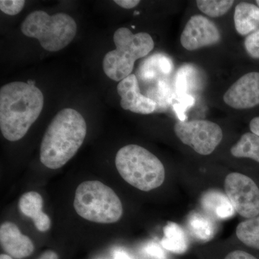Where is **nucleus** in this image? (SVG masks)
<instances>
[{"label":"nucleus","mask_w":259,"mask_h":259,"mask_svg":"<svg viewBox=\"0 0 259 259\" xmlns=\"http://www.w3.org/2000/svg\"><path fill=\"white\" fill-rule=\"evenodd\" d=\"M44 105L42 92L35 85L15 81L0 90V129L5 139H23L38 118Z\"/></svg>","instance_id":"f257e3e1"},{"label":"nucleus","mask_w":259,"mask_h":259,"mask_svg":"<svg viewBox=\"0 0 259 259\" xmlns=\"http://www.w3.org/2000/svg\"><path fill=\"white\" fill-rule=\"evenodd\" d=\"M87 123L79 112L64 108L54 117L42 138L40 161L51 169L64 166L74 157L87 135Z\"/></svg>","instance_id":"f03ea898"},{"label":"nucleus","mask_w":259,"mask_h":259,"mask_svg":"<svg viewBox=\"0 0 259 259\" xmlns=\"http://www.w3.org/2000/svg\"><path fill=\"white\" fill-rule=\"evenodd\" d=\"M115 166L122 178L138 190L149 192L163 185L165 168L159 158L138 145H127L119 150Z\"/></svg>","instance_id":"7ed1b4c3"},{"label":"nucleus","mask_w":259,"mask_h":259,"mask_svg":"<svg viewBox=\"0 0 259 259\" xmlns=\"http://www.w3.org/2000/svg\"><path fill=\"white\" fill-rule=\"evenodd\" d=\"M113 40L116 49L105 55L102 66L110 79L120 81L132 74L138 59L145 57L153 50L154 41L147 32L134 34L127 28L117 29Z\"/></svg>","instance_id":"20e7f679"},{"label":"nucleus","mask_w":259,"mask_h":259,"mask_svg":"<svg viewBox=\"0 0 259 259\" xmlns=\"http://www.w3.org/2000/svg\"><path fill=\"white\" fill-rule=\"evenodd\" d=\"M74 207L83 219L102 224L117 222L123 212L117 194L99 181H87L78 186Z\"/></svg>","instance_id":"39448f33"},{"label":"nucleus","mask_w":259,"mask_h":259,"mask_svg":"<svg viewBox=\"0 0 259 259\" xmlns=\"http://www.w3.org/2000/svg\"><path fill=\"white\" fill-rule=\"evenodd\" d=\"M25 36L37 39L42 49L56 52L72 42L77 32L74 19L66 13L50 15L42 10L30 13L21 25Z\"/></svg>","instance_id":"423d86ee"},{"label":"nucleus","mask_w":259,"mask_h":259,"mask_svg":"<svg viewBox=\"0 0 259 259\" xmlns=\"http://www.w3.org/2000/svg\"><path fill=\"white\" fill-rule=\"evenodd\" d=\"M174 129L177 137L184 144L203 156L211 154L223 138L221 127L209 120H179Z\"/></svg>","instance_id":"0eeeda50"},{"label":"nucleus","mask_w":259,"mask_h":259,"mask_svg":"<svg viewBox=\"0 0 259 259\" xmlns=\"http://www.w3.org/2000/svg\"><path fill=\"white\" fill-rule=\"evenodd\" d=\"M225 192L233 209L242 217L250 219L259 214V189L249 177L238 172L227 175Z\"/></svg>","instance_id":"6e6552de"},{"label":"nucleus","mask_w":259,"mask_h":259,"mask_svg":"<svg viewBox=\"0 0 259 259\" xmlns=\"http://www.w3.org/2000/svg\"><path fill=\"white\" fill-rule=\"evenodd\" d=\"M221 38V32L215 24L203 15H196L187 22L180 40L185 49L194 51L214 45Z\"/></svg>","instance_id":"1a4fd4ad"},{"label":"nucleus","mask_w":259,"mask_h":259,"mask_svg":"<svg viewBox=\"0 0 259 259\" xmlns=\"http://www.w3.org/2000/svg\"><path fill=\"white\" fill-rule=\"evenodd\" d=\"M223 100L228 106L245 110L259 105V73L243 75L227 90Z\"/></svg>","instance_id":"9d476101"},{"label":"nucleus","mask_w":259,"mask_h":259,"mask_svg":"<svg viewBox=\"0 0 259 259\" xmlns=\"http://www.w3.org/2000/svg\"><path fill=\"white\" fill-rule=\"evenodd\" d=\"M117 90L121 97L120 106L123 110L142 115L153 113L156 110V102L141 93L136 75L131 74L120 81Z\"/></svg>","instance_id":"9b49d317"},{"label":"nucleus","mask_w":259,"mask_h":259,"mask_svg":"<svg viewBox=\"0 0 259 259\" xmlns=\"http://www.w3.org/2000/svg\"><path fill=\"white\" fill-rule=\"evenodd\" d=\"M0 243L7 254L15 259H23L33 253L34 245L15 223L6 222L0 226Z\"/></svg>","instance_id":"f8f14e48"},{"label":"nucleus","mask_w":259,"mask_h":259,"mask_svg":"<svg viewBox=\"0 0 259 259\" xmlns=\"http://www.w3.org/2000/svg\"><path fill=\"white\" fill-rule=\"evenodd\" d=\"M44 199L36 192H28L22 195L19 201V208L26 217L31 218L37 230L46 232L50 229L51 220L42 211Z\"/></svg>","instance_id":"ddd939ff"},{"label":"nucleus","mask_w":259,"mask_h":259,"mask_svg":"<svg viewBox=\"0 0 259 259\" xmlns=\"http://www.w3.org/2000/svg\"><path fill=\"white\" fill-rule=\"evenodd\" d=\"M235 28L243 36L249 35L259 28V8L251 3H241L235 8Z\"/></svg>","instance_id":"4468645a"},{"label":"nucleus","mask_w":259,"mask_h":259,"mask_svg":"<svg viewBox=\"0 0 259 259\" xmlns=\"http://www.w3.org/2000/svg\"><path fill=\"white\" fill-rule=\"evenodd\" d=\"M163 233L164 236L161 243L165 249L177 253H184L187 250V243L185 233L176 223H168L163 228Z\"/></svg>","instance_id":"2eb2a0df"},{"label":"nucleus","mask_w":259,"mask_h":259,"mask_svg":"<svg viewBox=\"0 0 259 259\" xmlns=\"http://www.w3.org/2000/svg\"><path fill=\"white\" fill-rule=\"evenodd\" d=\"M231 154L237 158H248L259 163V136L246 133L232 146Z\"/></svg>","instance_id":"dca6fc26"},{"label":"nucleus","mask_w":259,"mask_h":259,"mask_svg":"<svg viewBox=\"0 0 259 259\" xmlns=\"http://www.w3.org/2000/svg\"><path fill=\"white\" fill-rule=\"evenodd\" d=\"M236 234L243 244L259 250V216L240 223L237 226Z\"/></svg>","instance_id":"f3484780"},{"label":"nucleus","mask_w":259,"mask_h":259,"mask_svg":"<svg viewBox=\"0 0 259 259\" xmlns=\"http://www.w3.org/2000/svg\"><path fill=\"white\" fill-rule=\"evenodd\" d=\"M202 202L204 207L219 218L230 217L235 211L227 196L219 192H209L204 194Z\"/></svg>","instance_id":"a211bd4d"},{"label":"nucleus","mask_w":259,"mask_h":259,"mask_svg":"<svg viewBox=\"0 0 259 259\" xmlns=\"http://www.w3.org/2000/svg\"><path fill=\"white\" fill-rule=\"evenodd\" d=\"M234 4L233 0H198L199 10L211 18H218L228 13Z\"/></svg>","instance_id":"6ab92c4d"},{"label":"nucleus","mask_w":259,"mask_h":259,"mask_svg":"<svg viewBox=\"0 0 259 259\" xmlns=\"http://www.w3.org/2000/svg\"><path fill=\"white\" fill-rule=\"evenodd\" d=\"M245 51L253 59H259V29L250 34L244 42Z\"/></svg>","instance_id":"aec40b11"},{"label":"nucleus","mask_w":259,"mask_h":259,"mask_svg":"<svg viewBox=\"0 0 259 259\" xmlns=\"http://www.w3.org/2000/svg\"><path fill=\"white\" fill-rule=\"evenodd\" d=\"M25 4L24 0H1L0 10L7 15H18L22 11Z\"/></svg>","instance_id":"412c9836"},{"label":"nucleus","mask_w":259,"mask_h":259,"mask_svg":"<svg viewBox=\"0 0 259 259\" xmlns=\"http://www.w3.org/2000/svg\"><path fill=\"white\" fill-rule=\"evenodd\" d=\"M192 226L193 227V230L197 233V236L199 238L206 239L207 238H210L211 233L212 231L210 229V226L209 223L200 219L193 220L192 222Z\"/></svg>","instance_id":"4be33fe9"},{"label":"nucleus","mask_w":259,"mask_h":259,"mask_svg":"<svg viewBox=\"0 0 259 259\" xmlns=\"http://www.w3.org/2000/svg\"><path fill=\"white\" fill-rule=\"evenodd\" d=\"M225 259H258L255 256L243 251V250H234L226 255Z\"/></svg>","instance_id":"5701e85b"},{"label":"nucleus","mask_w":259,"mask_h":259,"mask_svg":"<svg viewBox=\"0 0 259 259\" xmlns=\"http://www.w3.org/2000/svg\"><path fill=\"white\" fill-rule=\"evenodd\" d=\"M146 251L147 252L148 254L152 255L155 258L158 259L164 258V254L162 252L161 248L158 245L155 244V243L148 245L146 248Z\"/></svg>","instance_id":"b1692460"},{"label":"nucleus","mask_w":259,"mask_h":259,"mask_svg":"<svg viewBox=\"0 0 259 259\" xmlns=\"http://www.w3.org/2000/svg\"><path fill=\"white\" fill-rule=\"evenodd\" d=\"M114 2L121 8L125 9H132L141 3L139 0H115Z\"/></svg>","instance_id":"393cba45"},{"label":"nucleus","mask_w":259,"mask_h":259,"mask_svg":"<svg viewBox=\"0 0 259 259\" xmlns=\"http://www.w3.org/2000/svg\"><path fill=\"white\" fill-rule=\"evenodd\" d=\"M250 130L251 133L259 136V117H254L250 120Z\"/></svg>","instance_id":"a878e982"},{"label":"nucleus","mask_w":259,"mask_h":259,"mask_svg":"<svg viewBox=\"0 0 259 259\" xmlns=\"http://www.w3.org/2000/svg\"><path fill=\"white\" fill-rule=\"evenodd\" d=\"M37 259H59V255L54 250H48L42 253Z\"/></svg>","instance_id":"bb28decb"},{"label":"nucleus","mask_w":259,"mask_h":259,"mask_svg":"<svg viewBox=\"0 0 259 259\" xmlns=\"http://www.w3.org/2000/svg\"><path fill=\"white\" fill-rule=\"evenodd\" d=\"M114 259H133L132 257L122 250H116L113 252Z\"/></svg>","instance_id":"cd10ccee"},{"label":"nucleus","mask_w":259,"mask_h":259,"mask_svg":"<svg viewBox=\"0 0 259 259\" xmlns=\"http://www.w3.org/2000/svg\"><path fill=\"white\" fill-rule=\"evenodd\" d=\"M0 259H13V258L8 254H1L0 255Z\"/></svg>","instance_id":"c85d7f7f"},{"label":"nucleus","mask_w":259,"mask_h":259,"mask_svg":"<svg viewBox=\"0 0 259 259\" xmlns=\"http://www.w3.org/2000/svg\"><path fill=\"white\" fill-rule=\"evenodd\" d=\"M256 3H257V5H258V7H259V0H258V1H256Z\"/></svg>","instance_id":"c756f323"}]
</instances>
